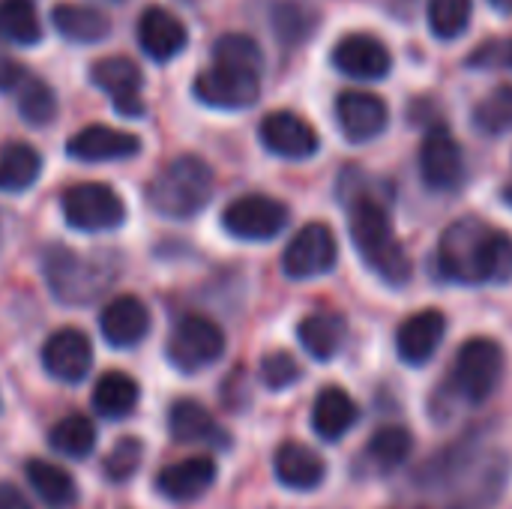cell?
<instances>
[{
  "label": "cell",
  "mask_w": 512,
  "mask_h": 509,
  "mask_svg": "<svg viewBox=\"0 0 512 509\" xmlns=\"http://www.w3.org/2000/svg\"><path fill=\"white\" fill-rule=\"evenodd\" d=\"M512 480L507 450L480 438H462L420 465L414 486L432 501V509H492Z\"/></svg>",
  "instance_id": "obj_1"
},
{
  "label": "cell",
  "mask_w": 512,
  "mask_h": 509,
  "mask_svg": "<svg viewBox=\"0 0 512 509\" xmlns=\"http://www.w3.org/2000/svg\"><path fill=\"white\" fill-rule=\"evenodd\" d=\"M435 273L462 288L507 285L512 279V237L480 216H462L438 237Z\"/></svg>",
  "instance_id": "obj_2"
},
{
  "label": "cell",
  "mask_w": 512,
  "mask_h": 509,
  "mask_svg": "<svg viewBox=\"0 0 512 509\" xmlns=\"http://www.w3.org/2000/svg\"><path fill=\"white\" fill-rule=\"evenodd\" d=\"M348 231L363 264L390 288H402L411 282V258L399 243L390 213L381 201L369 195H354L348 201Z\"/></svg>",
  "instance_id": "obj_3"
},
{
  "label": "cell",
  "mask_w": 512,
  "mask_h": 509,
  "mask_svg": "<svg viewBox=\"0 0 512 509\" xmlns=\"http://www.w3.org/2000/svg\"><path fill=\"white\" fill-rule=\"evenodd\" d=\"M507 372V354L501 348V342L489 339V336H474L468 339L456 357H453V369L447 384H441V396L447 399H435L444 402V414H438V420L453 414V405H483L489 402Z\"/></svg>",
  "instance_id": "obj_4"
},
{
  "label": "cell",
  "mask_w": 512,
  "mask_h": 509,
  "mask_svg": "<svg viewBox=\"0 0 512 509\" xmlns=\"http://www.w3.org/2000/svg\"><path fill=\"white\" fill-rule=\"evenodd\" d=\"M216 189L213 168L201 156H177L165 168L156 171V177L147 183V201L150 207L165 219H192L198 216Z\"/></svg>",
  "instance_id": "obj_5"
},
{
  "label": "cell",
  "mask_w": 512,
  "mask_h": 509,
  "mask_svg": "<svg viewBox=\"0 0 512 509\" xmlns=\"http://www.w3.org/2000/svg\"><path fill=\"white\" fill-rule=\"evenodd\" d=\"M42 276L54 300L63 306H90L114 285L117 270L96 255H81L54 243L42 252Z\"/></svg>",
  "instance_id": "obj_6"
},
{
  "label": "cell",
  "mask_w": 512,
  "mask_h": 509,
  "mask_svg": "<svg viewBox=\"0 0 512 509\" xmlns=\"http://www.w3.org/2000/svg\"><path fill=\"white\" fill-rule=\"evenodd\" d=\"M222 354H225V333L216 321L204 315H183L174 324L168 348H165L168 363L183 375H195L219 363Z\"/></svg>",
  "instance_id": "obj_7"
},
{
  "label": "cell",
  "mask_w": 512,
  "mask_h": 509,
  "mask_svg": "<svg viewBox=\"0 0 512 509\" xmlns=\"http://www.w3.org/2000/svg\"><path fill=\"white\" fill-rule=\"evenodd\" d=\"M63 216L66 225L84 234L114 231L126 219L123 198L105 183H75L63 192Z\"/></svg>",
  "instance_id": "obj_8"
},
{
  "label": "cell",
  "mask_w": 512,
  "mask_h": 509,
  "mask_svg": "<svg viewBox=\"0 0 512 509\" xmlns=\"http://www.w3.org/2000/svg\"><path fill=\"white\" fill-rule=\"evenodd\" d=\"M288 225V207L270 195H243L222 210V228L243 243H267Z\"/></svg>",
  "instance_id": "obj_9"
},
{
  "label": "cell",
  "mask_w": 512,
  "mask_h": 509,
  "mask_svg": "<svg viewBox=\"0 0 512 509\" xmlns=\"http://www.w3.org/2000/svg\"><path fill=\"white\" fill-rule=\"evenodd\" d=\"M465 153L444 123H432L420 141V177L432 192H459L465 183Z\"/></svg>",
  "instance_id": "obj_10"
},
{
  "label": "cell",
  "mask_w": 512,
  "mask_h": 509,
  "mask_svg": "<svg viewBox=\"0 0 512 509\" xmlns=\"http://www.w3.org/2000/svg\"><path fill=\"white\" fill-rule=\"evenodd\" d=\"M336 261H339V243L333 228L324 222L303 225L282 252V270L288 279L297 282L327 276L336 267Z\"/></svg>",
  "instance_id": "obj_11"
},
{
  "label": "cell",
  "mask_w": 512,
  "mask_h": 509,
  "mask_svg": "<svg viewBox=\"0 0 512 509\" xmlns=\"http://www.w3.org/2000/svg\"><path fill=\"white\" fill-rule=\"evenodd\" d=\"M192 93L198 96V102L219 108V111L252 108L261 96V75L237 69V66L213 63L195 78Z\"/></svg>",
  "instance_id": "obj_12"
},
{
  "label": "cell",
  "mask_w": 512,
  "mask_h": 509,
  "mask_svg": "<svg viewBox=\"0 0 512 509\" xmlns=\"http://www.w3.org/2000/svg\"><path fill=\"white\" fill-rule=\"evenodd\" d=\"M258 138L267 153L291 162L312 159L321 147V138L312 129V123L294 111H270L258 126Z\"/></svg>",
  "instance_id": "obj_13"
},
{
  "label": "cell",
  "mask_w": 512,
  "mask_h": 509,
  "mask_svg": "<svg viewBox=\"0 0 512 509\" xmlns=\"http://www.w3.org/2000/svg\"><path fill=\"white\" fill-rule=\"evenodd\" d=\"M330 63L354 81H381L393 69V54L372 33H348L333 45Z\"/></svg>",
  "instance_id": "obj_14"
},
{
  "label": "cell",
  "mask_w": 512,
  "mask_h": 509,
  "mask_svg": "<svg viewBox=\"0 0 512 509\" xmlns=\"http://www.w3.org/2000/svg\"><path fill=\"white\" fill-rule=\"evenodd\" d=\"M336 123L351 144H366L390 126V108L381 96L366 90H345L336 96Z\"/></svg>",
  "instance_id": "obj_15"
},
{
  "label": "cell",
  "mask_w": 512,
  "mask_h": 509,
  "mask_svg": "<svg viewBox=\"0 0 512 509\" xmlns=\"http://www.w3.org/2000/svg\"><path fill=\"white\" fill-rule=\"evenodd\" d=\"M42 366L60 384H81L90 375V366H93V345L81 330L63 327V330H57V333H51L45 339Z\"/></svg>",
  "instance_id": "obj_16"
},
{
  "label": "cell",
  "mask_w": 512,
  "mask_h": 509,
  "mask_svg": "<svg viewBox=\"0 0 512 509\" xmlns=\"http://www.w3.org/2000/svg\"><path fill=\"white\" fill-rule=\"evenodd\" d=\"M447 336V315L438 309H423L408 315L396 330V354L405 366H426Z\"/></svg>",
  "instance_id": "obj_17"
},
{
  "label": "cell",
  "mask_w": 512,
  "mask_h": 509,
  "mask_svg": "<svg viewBox=\"0 0 512 509\" xmlns=\"http://www.w3.org/2000/svg\"><path fill=\"white\" fill-rule=\"evenodd\" d=\"M66 150L78 162H114V159H132V156H138L141 153V138L132 135V132H126V129L90 123V126L78 129L69 138Z\"/></svg>",
  "instance_id": "obj_18"
},
{
  "label": "cell",
  "mask_w": 512,
  "mask_h": 509,
  "mask_svg": "<svg viewBox=\"0 0 512 509\" xmlns=\"http://www.w3.org/2000/svg\"><path fill=\"white\" fill-rule=\"evenodd\" d=\"M90 81L114 99V108L120 114L135 117V114L144 111V105L138 99L141 84H144V75H141V69H138L135 60L120 57V54L117 57H102V60H96L90 66Z\"/></svg>",
  "instance_id": "obj_19"
},
{
  "label": "cell",
  "mask_w": 512,
  "mask_h": 509,
  "mask_svg": "<svg viewBox=\"0 0 512 509\" xmlns=\"http://www.w3.org/2000/svg\"><path fill=\"white\" fill-rule=\"evenodd\" d=\"M99 333L111 348H135L150 333V312L135 294H120L102 309Z\"/></svg>",
  "instance_id": "obj_20"
},
{
  "label": "cell",
  "mask_w": 512,
  "mask_h": 509,
  "mask_svg": "<svg viewBox=\"0 0 512 509\" xmlns=\"http://www.w3.org/2000/svg\"><path fill=\"white\" fill-rule=\"evenodd\" d=\"M189 42V33L183 27V21L168 12L165 6H150L141 12L138 18V45L141 51L156 60V63H168L174 60Z\"/></svg>",
  "instance_id": "obj_21"
},
{
  "label": "cell",
  "mask_w": 512,
  "mask_h": 509,
  "mask_svg": "<svg viewBox=\"0 0 512 509\" xmlns=\"http://www.w3.org/2000/svg\"><path fill=\"white\" fill-rule=\"evenodd\" d=\"M168 429L177 444H207L216 450L231 447V435L216 423V417L195 399H177L168 411Z\"/></svg>",
  "instance_id": "obj_22"
},
{
  "label": "cell",
  "mask_w": 512,
  "mask_h": 509,
  "mask_svg": "<svg viewBox=\"0 0 512 509\" xmlns=\"http://www.w3.org/2000/svg\"><path fill=\"white\" fill-rule=\"evenodd\" d=\"M213 483H216V462L210 456L183 459L177 465L162 468L159 477H156L159 495L168 498V501H177V504L198 501L204 492H210Z\"/></svg>",
  "instance_id": "obj_23"
},
{
  "label": "cell",
  "mask_w": 512,
  "mask_h": 509,
  "mask_svg": "<svg viewBox=\"0 0 512 509\" xmlns=\"http://www.w3.org/2000/svg\"><path fill=\"white\" fill-rule=\"evenodd\" d=\"M273 474L291 492H315L327 480V462L312 447L285 441L273 456Z\"/></svg>",
  "instance_id": "obj_24"
},
{
  "label": "cell",
  "mask_w": 512,
  "mask_h": 509,
  "mask_svg": "<svg viewBox=\"0 0 512 509\" xmlns=\"http://www.w3.org/2000/svg\"><path fill=\"white\" fill-rule=\"evenodd\" d=\"M360 420V408L357 402L351 399L348 390L342 387H324L318 396H315V405H312V429L321 441L327 444H336L342 441Z\"/></svg>",
  "instance_id": "obj_25"
},
{
  "label": "cell",
  "mask_w": 512,
  "mask_h": 509,
  "mask_svg": "<svg viewBox=\"0 0 512 509\" xmlns=\"http://www.w3.org/2000/svg\"><path fill=\"white\" fill-rule=\"evenodd\" d=\"M297 339L303 345V351L318 360V363H330L345 339H348V324L342 315H333V312H318V315H306L300 324H297Z\"/></svg>",
  "instance_id": "obj_26"
},
{
  "label": "cell",
  "mask_w": 512,
  "mask_h": 509,
  "mask_svg": "<svg viewBox=\"0 0 512 509\" xmlns=\"http://www.w3.org/2000/svg\"><path fill=\"white\" fill-rule=\"evenodd\" d=\"M51 24L63 39L78 42V45L102 42L111 33V21L105 18V12H99L96 6H81V3H57L51 9Z\"/></svg>",
  "instance_id": "obj_27"
},
{
  "label": "cell",
  "mask_w": 512,
  "mask_h": 509,
  "mask_svg": "<svg viewBox=\"0 0 512 509\" xmlns=\"http://www.w3.org/2000/svg\"><path fill=\"white\" fill-rule=\"evenodd\" d=\"M138 381L126 372H105L93 387V411L102 420H123L138 408Z\"/></svg>",
  "instance_id": "obj_28"
},
{
  "label": "cell",
  "mask_w": 512,
  "mask_h": 509,
  "mask_svg": "<svg viewBox=\"0 0 512 509\" xmlns=\"http://www.w3.org/2000/svg\"><path fill=\"white\" fill-rule=\"evenodd\" d=\"M24 474H27L30 489L51 509H69L78 504V486L63 468H57L45 459H30L24 465Z\"/></svg>",
  "instance_id": "obj_29"
},
{
  "label": "cell",
  "mask_w": 512,
  "mask_h": 509,
  "mask_svg": "<svg viewBox=\"0 0 512 509\" xmlns=\"http://www.w3.org/2000/svg\"><path fill=\"white\" fill-rule=\"evenodd\" d=\"M270 27L285 48H297L315 36L318 12L303 0H276L270 9Z\"/></svg>",
  "instance_id": "obj_30"
},
{
  "label": "cell",
  "mask_w": 512,
  "mask_h": 509,
  "mask_svg": "<svg viewBox=\"0 0 512 509\" xmlns=\"http://www.w3.org/2000/svg\"><path fill=\"white\" fill-rule=\"evenodd\" d=\"M414 453V435L405 426H381L366 444V462L378 474L399 471Z\"/></svg>",
  "instance_id": "obj_31"
},
{
  "label": "cell",
  "mask_w": 512,
  "mask_h": 509,
  "mask_svg": "<svg viewBox=\"0 0 512 509\" xmlns=\"http://www.w3.org/2000/svg\"><path fill=\"white\" fill-rule=\"evenodd\" d=\"M42 171V156L24 144V141H12L3 147L0 153V192H24L36 183Z\"/></svg>",
  "instance_id": "obj_32"
},
{
  "label": "cell",
  "mask_w": 512,
  "mask_h": 509,
  "mask_svg": "<svg viewBox=\"0 0 512 509\" xmlns=\"http://www.w3.org/2000/svg\"><path fill=\"white\" fill-rule=\"evenodd\" d=\"M42 39V21L33 0H0V42L36 45Z\"/></svg>",
  "instance_id": "obj_33"
},
{
  "label": "cell",
  "mask_w": 512,
  "mask_h": 509,
  "mask_svg": "<svg viewBox=\"0 0 512 509\" xmlns=\"http://www.w3.org/2000/svg\"><path fill=\"white\" fill-rule=\"evenodd\" d=\"M48 444L66 459H87L96 450V426L84 414H69L48 432Z\"/></svg>",
  "instance_id": "obj_34"
},
{
  "label": "cell",
  "mask_w": 512,
  "mask_h": 509,
  "mask_svg": "<svg viewBox=\"0 0 512 509\" xmlns=\"http://www.w3.org/2000/svg\"><path fill=\"white\" fill-rule=\"evenodd\" d=\"M474 18V0H426V21L438 39H459Z\"/></svg>",
  "instance_id": "obj_35"
},
{
  "label": "cell",
  "mask_w": 512,
  "mask_h": 509,
  "mask_svg": "<svg viewBox=\"0 0 512 509\" xmlns=\"http://www.w3.org/2000/svg\"><path fill=\"white\" fill-rule=\"evenodd\" d=\"M474 129L483 135H507L512 132V84L495 87L474 105Z\"/></svg>",
  "instance_id": "obj_36"
},
{
  "label": "cell",
  "mask_w": 512,
  "mask_h": 509,
  "mask_svg": "<svg viewBox=\"0 0 512 509\" xmlns=\"http://www.w3.org/2000/svg\"><path fill=\"white\" fill-rule=\"evenodd\" d=\"M213 63H225V66H237V69L261 75L264 72V51L246 33H222L213 42Z\"/></svg>",
  "instance_id": "obj_37"
},
{
  "label": "cell",
  "mask_w": 512,
  "mask_h": 509,
  "mask_svg": "<svg viewBox=\"0 0 512 509\" xmlns=\"http://www.w3.org/2000/svg\"><path fill=\"white\" fill-rule=\"evenodd\" d=\"M18 114L30 123V126H48L57 117V93L51 90V84L30 78L18 87Z\"/></svg>",
  "instance_id": "obj_38"
},
{
  "label": "cell",
  "mask_w": 512,
  "mask_h": 509,
  "mask_svg": "<svg viewBox=\"0 0 512 509\" xmlns=\"http://www.w3.org/2000/svg\"><path fill=\"white\" fill-rule=\"evenodd\" d=\"M141 462H144V441H138V438H120L111 447V453L105 456V462H102L105 480L126 483V480H132L138 474Z\"/></svg>",
  "instance_id": "obj_39"
},
{
  "label": "cell",
  "mask_w": 512,
  "mask_h": 509,
  "mask_svg": "<svg viewBox=\"0 0 512 509\" xmlns=\"http://www.w3.org/2000/svg\"><path fill=\"white\" fill-rule=\"evenodd\" d=\"M303 369L300 363L288 354V351H270L264 360H261V381L267 390L279 393V390H288L300 381Z\"/></svg>",
  "instance_id": "obj_40"
},
{
  "label": "cell",
  "mask_w": 512,
  "mask_h": 509,
  "mask_svg": "<svg viewBox=\"0 0 512 509\" xmlns=\"http://www.w3.org/2000/svg\"><path fill=\"white\" fill-rule=\"evenodd\" d=\"M471 69H512V39L510 36H498V39H486L474 48V54L468 57Z\"/></svg>",
  "instance_id": "obj_41"
},
{
  "label": "cell",
  "mask_w": 512,
  "mask_h": 509,
  "mask_svg": "<svg viewBox=\"0 0 512 509\" xmlns=\"http://www.w3.org/2000/svg\"><path fill=\"white\" fill-rule=\"evenodd\" d=\"M27 81V69L15 63L12 57L0 54V90H15Z\"/></svg>",
  "instance_id": "obj_42"
},
{
  "label": "cell",
  "mask_w": 512,
  "mask_h": 509,
  "mask_svg": "<svg viewBox=\"0 0 512 509\" xmlns=\"http://www.w3.org/2000/svg\"><path fill=\"white\" fill-rule=\"evenodd\" d=\"M0 509H30V504L24 501V495L15 486L0 483Z\"/></svg>",
  "instance_id": "obj_43"
},
{
  "label": "cell",
  "mask_w": 512,
  "mask_h": 509,
  "mask_svg": "<svg viewBox=\"0 0 512 509\" xmlns=\"http://www.w3.org/2000/svg\"><path fill=\"white\" fill-rule=\"evenodd\" d=\"M498 12H512V0H489Z\"/></svg>",
  "instance_id": "obj_44"
},
{
  "label": "cell",
  "mask_w": 512,
  "mask_h": 509,
  "mask_svg": "<svg viewBox=\"0 0 512 509\" xmlns=\"http://www.w3.org/2000/svg\"><path fill=\"white\" fill-rule=\"evenodd\" d=\"M501 195H504V201L512 207V177H510V183L504 186V192H501Z\"/></svg>",
  "instance_id": "obj_45"
},
{
  "label": "cell",
  "mask_w": 512,
  "mask_h": 509,
  "mask_svg": "<svg viewBox=\"0 0 512 509\" xmlns=\"http://www.w3.org/2000/svg\"><path fill=\"white\" fill-rule=\"evenodd\" d=\"M417 509H432V507H417Z\"/></svg>",
  "instance_id": "obj_46"
}]
</instances>
